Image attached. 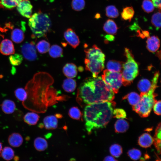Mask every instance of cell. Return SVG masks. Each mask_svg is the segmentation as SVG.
I'll use <instances>...</instances> for the list:
<instances>
[{"label":"cell","mask_w":161,"mask_h":161,"mask_svg":"<svg viewBox=\"0 0 161 161\" xmlns=\"http://www.w3.org/2000/svg\"><path fill=\"white\" fill-rule=\"evenodd\" d=\"M78 91L79 97L88 104L111 101L114 98V93L100 76L86 78L80 84Z\"/></svg>","instance_id":"obj_1"},{"label":"cell","mask_w":161,"mask_h":161,"mask_svg":"<svg viewBox=\"0 0 161 161\" xmlns=\"http://www.w3.org/2000/svg\"><path fill=\"white\" fill-rule=\"evenodd\" d=\"M114 101H104L88 104L84 110L86 128L88 132L105 127L111 119Z\"/></svg>","instance_id":"obj_2"},{"label":"cell","mask_w":161,"mask_h":161,"mask_svg":"<svg viewBox=\"0 0 161 161\" xmlns=\"http://www.w3.org/2000/svg\"><path fill=\"white\" fill-rule=\"evenodd\" d=\"M159 76V72H156L152 80L150 89L147 93H140V101L137 104L132 107L133 110L141 117H146L149 115L154 103L157 101L155 98L157 94L154 92L157 87Z\"/></svg>","instance_id":"obj_3"},{"label":"cell","mask_w":161,"mask_h":161,"mask_svg":"<svg viewBox=\"0 0 161 161\" xmlns=\"http://www.w3.org/2000/svg\"><path fill=\"white\" fill-rule=\"evenodd\" d=\"M85 69L90 72L93 77H96L104 68L105 55L95 45L84 50Z\"/></svg>","instance_id":"obj_4"},{"label":"cell","mask_w":161,"mask_h":161,"mask_svg":"<svg viewBox=\"0 0 161 161\" xmlns=\"http://www.w3.org/2000/svg\"><path fill=\"white\" fill-rule=\"evenodd\" d=\"M28 24L34 36L39 38L46 35L51 29L52 23L47 14L39 11L31 16Z\"/></svg>","instance_id":"obj_5"},{"label":"cell","mask_w":161,"mask_h":161,"mask_svg":"<svg viewBox=\"0 0 161 161\" xmlns=\"http://www.w3.org/2000/svg\"><path fill=\"white\" fill-rule=\"evenodd\" d=\"M125 54L127 58L126 62L123 63L122 74V84L125 86L130 85L137 76L138 66L134 59L133 55L130 50L126 48Z\"/></svg>","instance_id":"obj_6"},{"label":"cell","mask_w":161,"mask_h":161,"mask_svg":"<svg viewBox=\"0 0 161 161\" xmlns=\"http://www.w3.org/2000/svg\"><path fill=\"white\" fill-rule=\"evenodd\" d=\"M102 78L115 93H117L122 84V74L120 72H112L107 69L103 71Z\"/></svg>","instance_id":"obj_7"},{"label":"cell","mask_w":161,"mask_h":161,"mask_svg":"<svg viewBox=\"0 0 161 161\" xmlns=\"http://www.w3.org/2000/svg\"><path fill=\"white\" fill-rule=\"evenodd\" d=\"M21 52L23 57L29 61H34L37 59L36 47L35 43L32 41L24 43L21 47Z\"/></svg>","instance_id":"obj_8"},{"label":"cell","mask_w":161,"mask_h":161,"mask_svg":"<svg viewBox=\"0 0 161 161\" xmlns=\"http://www.w3.org/2000/svg\"><path fill=\"white\" fill-rule=\"evenodd\" d=\"M16 6L17 10L22 16L28 18L31 17L32 6L29 0H22Z\"/></svg>","instance_id":"obj_9"},{"label":"cell","mask_w":161,"mask_h":161,"mask_svg":"<svg viewBox=\"0 0 161 161\" xmlns=\"http://www.w3.org/2000/svg\"><path fill=\"white\" fill-rule=\"evenodd\" d=\"M64 37L69 45L75 49L80 42L78 36L75 32L71 28L67 29L64 33Z\"/></svg>","instance_id":"obj_10"},{"label":"cell","mask_w":161,"mask_h":161,"mask_svg":"<svg viewBox=\"0 0 161 161\" xmlns=\"http://www.w3.org/2000/svg\"><path fill=\"white\" fill-rule=\"evenodd\" d=\"M14 45L10 40L6 39L3 40L0 44V52L2 54L8 55L14 53Z\"/></svg>","instance_id":"obj_11"},{"label":"cell","mask_w":161,"mask_h":161,"mask_svg":"<svg viewBox=\"0 0 161 161\" xmlns=\"http://www.w3.org/2000/svg\"><path fill=\"white\" fill-rule=\"evenodd\" d=\"M146 47L150 52L154 53L157 51L160 46V40L157 36L153 35L149 37L146 41Z\"/></svg>","instance_id":"obj_12"},{"label":"cell","mask_w":161,"mask_h":161,"mask_svg":"<svg viewBox=\"0 0 161 161\" xmlns=\"http://www.w3.org/2000/svg\"><path fill=\"white\" fill-rule=\"evenodd\" d=\"M63 71L64 75L66 77L70 78H74L77 75V67L73 63H67L63 67Z\"/></svg>","instance_id":"obj_13"},{"label":"cell","mask_w":161,"mask_h":161,"mask_svg":"<svg viewBox=\"0 0 161 161\" xmlns=\"http://www.w3.org/2000/svg\"><path fill=\"white\" fill-rule=\"evenodd\" d=\"M138 142L141 147L147 148L151 146L153 143V139L148 133H145L139 137Z\"/></svg>","instance_id":"obj_14"},{"label":"cell","mask_w":161,"mask_h":161,"mask_svg":"<svg viewBox=\"0 0 161 161\" xmlns=\"http://www.w3.org/2000/svg\"><path fill=\"white\" fill-rule=\"evenodd\" d=\"M9 144L13 147H18L23 143V140L21 135L17 133H13L9 135L8 138Z\"/></svg>","instance_id":"obj_15"},{"label":"cell","mask_w":161,"mask_h":161,"mask_svg":"<svg viewBox=\"0 0 161 161\" xmlns=\"http://www.w3.org/2000/svg\"><path fill=\"white\" fill-rule=\"evenodd\" d=\"M2 111L5 114L13 113L16 109V105L13 101L8 99L4 100L1 104Z\"/></svg>","instance_id":"obj_16"},{"label":"cell","mask_w":161,"mask_h":161,"mask_svg":"<svg viewBox=\"0 0 161 161\" xmlns=\"http://www.w3.org/2000/svg\"><path fill=\"white\" fill-rule=\"evenodd\" d=\"M43 123L46 129H53L57 128L58 120L55 116L50 115L47 116L44 118Z\"/></svg>","instance_id":"obj_17"},{"label":"cell","mask_w":161,"mask_h":161,"mask_svg":"<svg viewBox=\"0 0 161 161\" xmlns=\"http://www.w3.org/2000/svg\"><path fill=\"white\" fill-rule=\"evenodd\" d=\"M104 30L106 33L112 35H116L118 27L114 21L112 19H108L103 26Z\"/></svg>","instance_id":"obj_18"},{"label":"cell","mask_w":161,"mask_h":161,"mask_svg":"<svg viewBox=\"0 0 161 161\" xmlns=\"http://www.w3.org/2000/svg\"><path fill=\"white\" fill-rule=\"evenodd\" d=\"M161 123L157 126L153 139L154 145L159 154H161Z\"/></svg>","instance_id":"obj_19"},{"label":"cell","mask_w":161,"mask_h":161,"mask_svg":"<svg viewBox=\"0 0 161 161\" xmlns=\"http://www.w3.org/2000/svg\"><path fill=\"white\" fill-rule=\"evenodd\" d=\"M123 62L114 60H110L106 64L107 69L112 72H120L123 69Z\"/></svg>","instance_id":"obj_20"},{"label":"cell","mask_w":161,"mask_h":161,"mask_svg":"<svg viewBox=\"0 0 161 161\" xmlns=\"http://www.w3.org/2000/svg\"><path fill=\"white\" fill-rule=\"evenodd\" d=\"M114 126L115 131L116 133H123L128 130L129 124L128 122L125 120L120 119L116 122Z\"/></svg>","instance_id":"obj_21"},{"label":"cell","mask_w":161,"mask_h":161,"mask_svg":"<svg viewBox=\"0 0 161 161\" xmlns=\"http://www.w3.org/2000/svg\"><path fill=\"white\" fill-rule=\"evenodd\" d=\"M39 116L37 114L33 112H28L24 116V122L30 125H35L38 122Z\"/></svg>","instance_id":"obj_22"},{"label":"cell","mask_w":161,"mask_h":161,"mask_svg":"<svg viewBox=\"0 0 161 161\" xmlns=\"http://www.w3.org/2000/svg\"><path fill=\"white\" fill-rule=\"evenodd\" d=\"M76 87V83L74 79L69 78L65 79L63 81L62 87L66 92H73Z\"/></svg>","instance_id":"obj_23"},{"label":"cell","mask_w":161,"mask_h":161,"mask_svg":"<svg viewBox=\"0 0 161 161\" xmlns=\"http://www.w3.org/2000/svg\"><path fill=\"white\" fill-rule=\"evenodd\" d=\"M11 37L12 40L16 43H21L24 38L23 31L18 28L15 29L12 31Z\"/></svg>","instance_id":"obj_24"},{"label":"cell","mask_w":161,"mask_h":161,"mask_svg":"<svg viewBox=\"0 0 161 161\" xmlns=\"http://www.w3.org/2000/svg\"><path fill=\"white\" fill-rule=\"evenodd\" d=\"M34 145L35 149L37 151H42L47 148L48 143L47 141L44 138L39 137L34 140Z\"/></svg>","instance_id":"obj_25"},{"label":"cell","mask_w":161,"mask_h":161,"mask_svg":"<svg viewBox=\"0 0 161 161\" xmlns=\"http://www.w3.org/2000/svg\"><path fill=\"white\" fill-rule=\"evenodd\" d=\"M151 83L147 79L143 78L139 81L137 84V88L140 93H147L150 89Z\"/></svg>","instance_id":"obj_26"},{"label":"cell","mask_w":161,"mask_h":161,"mask_svg":"<svg viewBox=\"0 0 161 161\" xmlns=\"http://www.w3.org/2000/svg\"><path fill=\"white\" fill-rule=\"evenodd\" d=\"M140 96L134 92L129 93L123 98V100L127 99L129 103L132 106L137 104L140 101Z\"/></svg>","instance_id":"obj_27"},{"label":"cell","mask_w":161,"mask_h":161,"mask_svg":"<svg viewBox=\"0 0 161 161\" xmlns=\"http://www.w3.org/2000/svg\"><path fill=\"white\" fill-rule=\"evenodd\" d=\"M49 54L52 57L56 58L61 57L63 55L62 48L59 45L54 44L50 47L49 50Z\"/></svg>","instance_id":"obj_28"},{"label":"cell","mask_w":161,"mask_h":161,"mask_svg":"<svg viewBox=\"0 0 161 161\" xmlns=\"http://www.w3.org/2000/svg\"><path fill=\"white\" fill-rule=\"evenodd\" d=\"M14 156V152L11 148L5 147L2 149L0 156L6 160H10L13 159Z\"/></svg>","instance_id":"obj_29"},{"label":"cell","mask_w":161,"mask_h":161,"mask_svg":"<svg viewBox=\"0 0 161 161\" xmlns=\"http://www.w3.org/2000/svg\"><path fill=\"white\" fill-rule=\"evenodd\" d=\"M134 13V11L132 7H128L124 8L121 13L122 18L124 20H129L131 21Z\"/></svg>","instance_id":"obj_30"},{"label":"cell","mask_w":161,"mask_h":161,"mask_svg":"<svg viewBox=\"0 0 161 161\" xmlns=\"http://www.w3.org/2000/svg\"><path fill=\"white\" fill-rule=\"evenodd\" d=\"M50 47V44L45 40L40 41L36 45V48L38 52L41 54L46 53L49 51Z\"/></svg>","instance_id":"obj_31"},{"label":"cell","mask_w":161,"mask_h":161,"mask_svg":"<svg viewBox=\"0 0 161 161\" xmlns=\"http://www.w3.org/2000/svg\"><path fill=\"white\" fill-rule=\"evenodd\" d=\"M14 93L17 98L21 101L24 102L27 98V92L23 88L17 89L15 90Z\"/></svg>","instance_id":"obj_32"},{"label":"cell","mask_w":161,"mask_h":161,"mask_svg":"<svg viewBox=\"0 0 161 161\" xmlns=\"http://www.w3.org/2000/svg\"><path fill=\"white\" fill-rule=\"evenodd\" d=\"M23 60L22 56L18 53L12 54L9 57V62L13 66H18L20 65Z\"/></svg>","instance_id":"obj_33"},{"label":"cell","mask_w":161,"mask_h":161,"mask_svg":"<svg viewBox=\"0 0 161 161\" xmlns=\"http://www.w3.org/2000/svg\"><path fill=\"white\" fill-rule=\"evenodd\" d=\"M109 151L112 156L118 158L122 153L123 149L122 147L120 145L114 144L112 145L110 147Z\"/></svg>","instance_id":"obj_34"},{"label":"cell","mask_w":161,"mask_h":161,"mask_svg":"<svg viewBox=\"0 0 161 161\" xmlns=\"http://www.w3.org/2000/svg\"><path fill=\"white\" fill-rule=\"evenodd\" d=\"M106 16L110 18H116L119 15L118 10L114 5L107 6L106 9Z\"/></svg>","instance_id":"obj_35"},{"label":"cell","mask_w":161,"mask_h":161,"mask_svg":"<svg viewBox=\"0 0 161 161\" xmlns=\"http://www.w3.org/2000/svg\"><path fill=\"white\" fill-rule=\"evenodd\" d=\"M151 22L152 24L157 30L161 27V13L160 10L154 14L151 18Z\"/></svg>","instance_id":"obj_36"},{"label":"cell","mask_w":161,"mask_h":161,"mask_svg":"<svg viewBox=\"0 0 161 161\" xmlns=\"http://www.w3.org/2000/svg\"><path fill=\"white\" fill-rule=\"evenodd\" d=\"M22 0H0L1 5L8 9H11L16 6Z\"/></svg>","instance_id":"obj_37"},{"label":"cell","mask_w":161,"mask_h":161,"mask_svg":"<svg viewBox=\"0 0 161 161\" xmlns=\"http://www.w3.org/2000/svg\"><path fill=\"white\" fill-rule=\"evenodd\" d=\"M142 7L143 10L147 13L152 12L154 8L153 3L151 0H144Z\"/></svg>","instance_id":"obj_38"},{"label":"cell","mask_w":161,"mask_h":161,"mask_svg":"<svg viewBox=\"0 0 161 161\" xmlns=\"http://www.w3.org/2000/svg\"><path fill=\"white\" fill-rule=\"evenodd\" d=\"M85 4L84 0H72L71 6L74 10L80 11L84 8Z\"/></svg>","instance_id":"obj_39"},{"label":"cell","mask_w":161,"mask_h":161,"mask_svg":"<svg viewBox=\"0 0 161 161\" xmlns=\"http://www.w3.org/2000/svg\"><path fill=\"white\" fill-rule=\"evenodd\" d=\"M69 115L71 118L78 120L81 117V114L80 110L77 107H73L69 109Z\"/></svg>","instance_id":"obj_40"},{"label":"cell","mask_w":161,"mask_h":161,"mask_svg":"<svg viewBox=\"0 0 161 161\" xmlns=\"http://www.w3.org/2000/svg\"><path fill=\"white\" fill-rule=\"evenodd\" d=\"M128 156L132 160H136L139 159L142 155L141 151L139 149L133 148L129 150L127 152Z\"/></svg>","instance_id":"obj_41"},{"label":"cell","mask_w":161,"mask_h":161,"mask_svg":"<svg viewBox=\"0 0 161 161\" xmlns=\"http://www.w3.org/2000/svg\"><path fill=\"white\" fill-rule=\"evenodd\" d=\"M113 114L114 118L118 119L125 118L126 117V114L125 111L121 108H116L113 110Z\"/></svg>","instance_id":"obj_42"},{"label":"cell","mask_w":161,"mask_h":161,"mask_svg":"<svg viewBox=\"0 0 161 161\" xmlns=\"http://www.w3.org/2000/svg\"><path fill=\"white\" fill-rule=\"evenodd\" d=\"M154 113L158 115H161V101H157L154 103L153 106Z\"/></svg>","instance_id":"obj_43"},{"label":"cell","mask_w":161,"mask_h":161,"mask_svg":"<svg viewBox=\"0 0 161 161\" xmlns=\"http://www.w3.org/2000/svg\"><path fill=\"white\" fill-rule=\"evenodd\" d=\"M129 28L131 30H134L136 31L140 29L137 23L135 22L132 25L130 26Z\"/></svg>","instance_id":"obj_44"},{"label":"cell","mask_w":161,"mask_h":161,"mask_svg":"<svg viewBox=\"0 0 161 161\" xmlns=\"http://www.w3.org/2000/svg\"><path fill=\"white\" fill-rule=\"evenodd\" d=\"M152 1L154 6L160 10L161 0H152Z\"/></svg>","instance_id":"obj_45"},{"label":"cell","mask_w":161,"mask_h":161,"mask_svg":"<svg viewBox=\"0 0 161 161\" xmlns=\"http://www.w3.org/2000/svg\"><path fill=\"white\" fill-rule=\"evenodd\" d=\"M104 37L106 38L105 39L108 41H114L115 39L113 35L110 34L105 35Z\"/></svg>","instance_id":"obj_46"},{"label":"cell","mask_w":161,"mask_h":161,"mask_svg":"<svg viewBox=\"0 0 161 161\" xmlns=\"http://www.w3.org/2000/svg\"><path fill=\"white\" fill-rule=\"evenodd\" d=\"M104 161H117V160L115 159L114 157H113L109 156H107L105 158L104 160H103Z\"/></svg>","instance_id":"obj_47"},{"label":"cell","mask_w":161,"mask_h":161,"mask_svg":"<svg viewBox=\"0 0 161 161\" xmlns=\"http://www.w3.org/2000/svg\"><path fill=\"white\" fill-rule=\"evenodd\" d=\"M142 33L145 37H148L149 36V33L148 31L147 30H142Z\"/></svg>","instance_id":"obj_48"},{"label":"cell","mask_w":161,"mask_h":161,"mask_svg":"<svg viewBox=\"0 0 161 161\" xmlns=\"http://www.w3.org/2000/svg\"><path fill=\"white\" fill-rule=\"evenodd\" d=\"M100 15L99 13H97L96 14L95 16V18L97 19H98L100 18Z\"/></svg>","instance_id":"obj_49"},{"label":"cell","mask_w":161,"mask_h":161,"mask_svg":"<svg viewBox=\"0 0 161 161\" xmlns=\"http://www.w3.org/2000/svg\"><path fill=\"white\" fill-rule=\"evenodd\" d=\"M2 149V144L1 142H0V156L1 153V151Z\"/></svg>","instance_id":"obj_50"},{"label":"cell","mask_w":161,"mask_h":161,"mask_svg":"<svg viewBox=\"0 0 161 161\" xmlns=\"http://www.w3.org/2000/svg\"><path fill=\"white\" fill-rule=\"evenodd\" d=\"M14 159L15 160L18 161L19 160V158L18 157L16 156L14 157Z\"/></svg>","instance_id":"obj_51"}]
</instances>
